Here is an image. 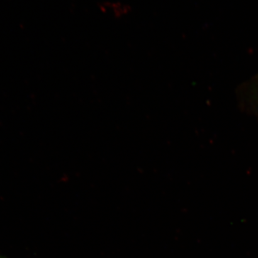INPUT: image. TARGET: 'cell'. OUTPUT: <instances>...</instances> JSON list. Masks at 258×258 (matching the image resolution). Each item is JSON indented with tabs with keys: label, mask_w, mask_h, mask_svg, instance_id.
Masks as SVG:
<instances>
[{
	"label": "cell",
	"mask_w": 258,
	"mask_h": 258,
	"mask_svg": "<svg viewBox=\"0 0 258 258\" xmlns=\"http://www.w3.org/2000/svg\"><path fill=\"white\" fill-rule=\"evenodd\" d=\"M238 94L242 106L258 115V74L241 86Z\"/></svg>",
	"instance_id": "cell-1"
}]
</instances>
